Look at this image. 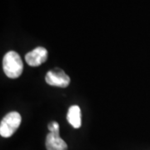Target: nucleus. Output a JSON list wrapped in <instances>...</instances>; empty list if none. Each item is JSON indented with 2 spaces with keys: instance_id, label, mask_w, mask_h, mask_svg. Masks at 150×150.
Instances as JSON below:
<instances>
[{
  "instance_id": "0eeeda50",
  "label": "nucleus",
  "mask_w": 150,
  "mask_h": 150,
  "mask_svg": "<svg viewBox=\"0 0 150 150\" xmlns=\"http://www.w3.org/2000/svg\"><path fill=\"white\" fill-rule=\"evenodd\" d=\"M48 129L49 132H57L59 131V124L55 121H53L51 123H48Z\"/></svg>"
},
{
  "instance_id": "423d86ee",
  "label": "nucleus",
  "mask_w": 150,
  "mask_h": 150,
  "mask_svg": "<svg viewBox=\"0 0 150 150\" xmlns=\"http://www.w3.org/2000/svg\"><path fill=\"white\" fill-rule=\"evenodd\" d=\"M67 119H68L69 123L74 129H79L81 127V124H82L80 108L77 105L71 106L69 108V111H68Z\"/></svg>"
},
{
  "instance_id": "20e7f679",
  "label": "nucleus",
  "mask_w": 150,
  "mask_h": 150,
  "mask_svg": "<svg viewBox=\"0 0 150 150\" xmlns=\"http://www.w3.org/2000/svg\"><path fill=\"white\" fill-rule=\"evenodd\" d=\"M48 59V51L43 47H38L25 56V61L31 67H38L43 64Z\"/></svg>"
},
{
  "instance_id": "39448f33",
  "label": "nucleus",
  "mask_w": 150,
  "mask_h": 150,
  "mask_svg": "<svg viewBox=\"0 0 150 150\" xmlns=\"http://www.w3.org/2000/svg\"><path fill=\"white\" fill-rule=\"evenodd\" d=\"M45 145L47 150H67L68 145L59 135V131L50 132L46 137Z\"/></svg>"
},
{
  "instance_id": "f257e3e1",
  "label": "nucleus",
  "mask_w": 150,
  "mask_h": 150,
  "mask_svg": "<svg viewBox=\"0 0 150 150\" xmlns=\"http://www.w3.org/2000/svg\"><path fill=\"white\" fill-rule=\"evenodd\" d=\"M3 68L7 77L18 78L23 71V64L19 54L14 51L7 53L3 59Z\"/></svg>"
},
{
  "instance_id": "f03ea898",
  "label": "nucleus",
  "mask_w": 150,
  "mask_h": 150,
  "mask_svg": "<svg viewBox=\"0 0 150 150\" xmlns=\"http://www.w3.org/2000/svg\"><path fill=\"white\" fill-rule=\"evenodd\" d=\"M21 115L17 112L8 113L0 123V134L4 138H9L18 129L21 123Z\"/></svg>"
},
{
  "instance_id": "7ed1b4c3",
  "label": "nucleus",
  "mask_w": 150,
  "mask_h": 150,
  "mask_svg": "<svg viewBox=\"0 0 150 150\" xmlns=\"http://www.w3.org/2000/svg\"><path fill=\"white\" fill-rule=\"evenodd\" d=\"M45 81L48 84L51 86L66 88L69 85L70 78L66 74L64 70L55 68L47 73L45 76Z\"/></svg>"
}]
</instances>
